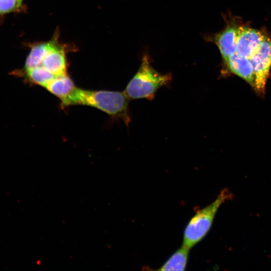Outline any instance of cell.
Wrapping results in <instances>:
<instances>
[{"label":"cell","instance_id":"obj_12","mask_svg":"<svg viewBox=\"0 0 271 271\" xmlns=\"http://www.w3.org/2000/svg\"><path fill=\"white\" fill-rule=\"evenodd\" d=\"M22 0H0V14L18 10Z\"/></svg>","mask_w":271,"mask_h":271},{"label":"cell","instance_id":"obj_7","mask_svg":"<svg viewBox=\"0 0 271 271\" xmlns=\"http://www.w3.org/2000/svg\"><path fill=\"white\" fill-rule=\"evenodd\" d=\"M41 65L55 76L67 75V61L63 48L57 44L45 56Z\"/></svg>","mask_w":271,"mask_h":271},{"label":"cell","instance_id":"obj_2","mask_svg":"<svg viewBox=\"0 0 271 271\" xmlns=\"http://www.w3.org/2000/svg\"><path fill=\"white\" fill-rule=\"evenodd\" d=\"M172 80L171 73L162 74L153 67L150 56L146 53L142 57L138 71L124 92L130 99L145 98L152 100L157 91L163 86H169Z\"/></svg>","mask_w":271,"mask_h":271},{"label":"cell","instance_id":"obj_9","mask_svg":"<svg viewBox=\"0 0 271 271\" xmlns=\"http://www.w3.org/2000/svg\"><path fill=\"white\" fill-rule=\"evenodd\" d=\"M58 43L54 40L34 45L26 59L25 65V70L41 65L45 56Z\"/></svg>","mask_w":271,"mask_h":271},{"label":"cell","instance_id":"obj_6","mask_svg":"<svg viewBox=\"0 0 271 271\" xmlns=\"http://www.w3.org/2000/svg\"><path fill=\"white\" fill-rule=\"evenodd\" d=\"M266 36L259 30L240 26L234 54L249 59Z\"/></svg>","mask_w":271,"mask_h":271},{"label":"cell","instance_id":"obj_8","mask_svg":"<svg viewBox=\"0 0 271 271\" xmlns=\"http://www.w3.org/2000/svg\"><path fill=\"white\" fill-rule=\"evenodd\" d=\"M76 87L73 80L67 74L56 76L45 88L61 101L66 98Z\"/></svg>","mask_w":271,"mask_h":271},{"label":"cell","instance_id":"obj_10","mask_svg":"<svg viewBox=\"0 0 271 271\" xmlns=\"http://www.w3.org/2000/svg\"><path fill=\"white\" fill-rule=\"evenodd\" d=\"M189 248L182 245L159 269V270H184L189 253Z\"/></svg>","mask_w":271,"mask_h":271},{"label":"cell","instance_id":"obj_4","mask_svg":"<svg viewBox=\"0 0 271 271\" xmlns=\"http://www.w3.org/2000/svg\"><path fill=\"white\" fill-rule=\"evenodd\" d=\"M253 70L254 89L262 93L271 68V38L266 36L249 58Z\"/></svg>","mask_w":271,"mask_h":271},{"label":"cell","instance_id":"obj_3","mask_svg":"<svg viewBox=\"0 0 271 271\" xmlns=\"http://www.w3.org/2000/svg\"><path fill=\"white\" fill-rule=\"evenodd\" d=\"M233 197V194L225 188L220 192L214 202L199 210L185 229L182 245L190 249L200 241L209 231L219 207Z\"/></svg>","mask_w":271,"mask_h":271},{"label":"cell","instance_id":"obj_11","mask_svg":"<svg viewBox=\"0 0 271 271\" xmlns=\"http://www.w3.org/2000/svg\"><path fill=\"white\" fill-rule=\"evenodd\" d=\"M26 73L30 82L44 88L56 77L42 65L27 70Z\"/></svg>","mask_w":271,"mask_h":271},{"label":"cell","instance_id":"obj_5","mask_svg":"<svg viewBox=\"0 0 271 271\" xmlns=\"http://www.w3.org/2000/svg\"><path fill=\"white\" fill-rule=\"evenodd\" d=\"M226 26L217 33L205 35L206 41L214 43L218 48L225 62L235 52L239 27V23L232 18H226Z\"/></svg>","mask_w":271,"mask_h":271},{"label":"cell","instance_id":"obj_1","mask_svg":"<svg viewBox=\"0 0 271 271\" xmlns=\"http://www.w3.org/2000/svg\"><path fill=\"white\" fill-rule=\"evenodd\" d=\"M129 100L124 91L90 90L76 87L61 101V106L82 105L93 107L115 118L121 119L128 126L131 120Z\"/></svg>","mask_w":271,"mask_h":271}]
</instances>
